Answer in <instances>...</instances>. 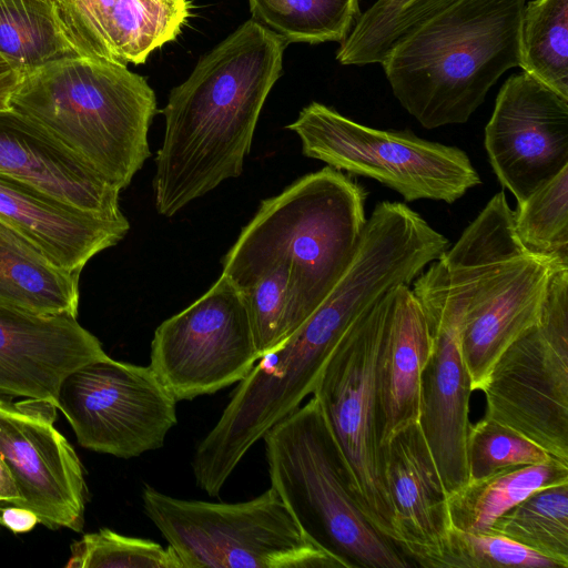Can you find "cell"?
Instances as JSON below:
<instances>
[{
    "label": "cell",
    "instance_id": "obj_18",
    "mask_svg": "<svg viewBox=\"0 0 568 568\" xmlns=\"http://www.w3.org/2000/svg\"><path fill=\"white\" fill-rule=\"evenodd\" d=\"M0 221L57 266L80 274L98 253L116 245L130 223L106 219L0 174Z\"/></svg>",
    "mask_w": 568,
    "mask_h": 568
},
{
    "label": "cell",
    "instance_id": "obj_20",
    "mask_svg": "<svg viewBox=\"0 0 568 568\" xmlns=\"http://www.w3.org/2000/svg\"><path fill=\"white\" fill-rule=\"evenodd\" d=\"M383 473L393 509L395 546L426 567L450 528L447 494L418 423L382 446Z\"/></svg>",
    "mask_w": 568,
    "mask_h": 568
},
{
    "label": "cell",
    "instance_id": "obj_28",
    "mask_svg": "<svg viewBox=\"0 0 568 568\" xmlns=\"http://www.w3.org/2000/svg\"><path fill=\"white\" fill-rule=\"evenodd\" d=\"M252 19L287 43L343 42L358 19V0H248Z\"/></svg>",
    "mask_w": 568,
    "mask_h": 568
},
{
    "label": "cell",
    "instance_id": "obj_22",
    "mask_svg": "<svg viewBox=\"0 0 568 568\" xmlns=\"http://www.w3.org/2000/svg\"><path fill=\"white\" fill-rule=\"evenodd\" d=\"M80 274L52 263L0 221V306L41 315L78 314Z\"/></svg>",
    "mask_w": 568,
    "mask_h": 568
},
{
    "label": "cell",
    "instance_id": "obj_10",
    "mask_svg": "<svg viewBox=\"0 0 568 568\" xmlns=\"http://www.w3.org/2000/svg\"><path fill=\"white\" fill-rule=\"evenodd\" d=\"M486 417L568 464V268L552 272L536 325L495 362Z\"/></svg>",
    "mask_w": 568,
    "mask_h": 568
},
{
    "label": "cell",
    "instance_id": "obj_23",
    "mask_svg": "<svg viewBox=\"0 0 568 568\" xmlns=\"http://www.w3.org/2000/svg\"><path fill=\"white\" fill-rule=\"evenodd\" d=\"M562 484H568V464L556 458L469 480L446 498L450 526L469 532H488L499 517L530 494Z\"/></svg>",
    "mask_w": 568,
    "mask_h": 568
},
{
    "label": "cell",
    "instance_id": "obj_33",
    "mask_svg": "<svg viewBox=\"0 0 568 568\" xmlns=\"http://www.w3.org/2000/svg\"><path fill=\"white\" fill-rule=\"evenodd\" d=\"M466 453L469 480L554 458L521 434L486 416L469 426Z\"/></svg>",
    "mask_w": 568,
    "mask_h": 568
},
{
    "label": "cell",
    "instance_id": "obj_26",
    "mask_svg": "<svg viewBox=\"0 0 568 568\" xmlns=\"http://www.w3.org/2000/svg\"><path fill=\"white\" fill-rule=\"evenodd\" d=\"M458 0H377L359 16L336 60L344 65L381 63L410 31Z\"/></svg>",
    "mask_w": 568,
    "mask_h": 568
},
{
    "label": "cell",
    "instance_id": "obj_37",
    "mask_svg": "<svg viewBox=\"0 0 568 568\" xmlns=\"http://www.w3.org/2000/svg\"><path fill=\"white\" fill-rule=\"evenodd\" d=\"M43 1H47V2H50V3H53L54 4V8L58 7L62 0H43Z\"/></svg>",
    "mask_w": 568,
    "mask_h": 568
},
{
    "label": "cell",
    "instance_id": "obj_35",
    "mask_svg": "<svg viewBox=\"0 0 568 568\" xmlns=\"http://www.w3.org/2000/svg\"><path fill=\"white\" fill-rule=\"evenodd\" d=\"M20 80V72L0 55V110L10 109L11 97Z\"/></svg>",
    "mask_w": 568,
    "mask_h": 568
},
{
    "label": "cell",
    "instance_id": "obj_36",
    "mask_svg": "<svg viewBox=\"0 0 568 568\" xmlns=\"http://www.w3.org/2000/svg\"><path fill=\"white\" fill-rule=\"evenodd\" d=\"M19 493L12 475L0 455V506L17 505Z\"/></svg>",
    "mask_w": 568,
    "mask_h": 568
},
{
    "label": "cell",
    "instance_id": "obj_5",
    "mask_svg": "<svg viewBox=\"0 0 568 568\" xmlns=\"http://www.w3.org/2000/svg\"><path fill=\"white\" fill-rule=\"evenodd\" d=\"M439 260L463 301L460 349L473 390L503 352L539 321L557 268L527 251L505 193L495 194Z\"/></svg>",
    "mask_w": 568,
    "mask_h": 568
},
{
    "label": "cell",
    "instance_id": "obj_8",
    "mask_svg": "<svg viewBox=\"0 0 568 568\" xmlns=\"http://www.w3.org/2000/svg\"><path fill=\"white\" fill-rule=\"evenodd\" d=\"M388 292L346 328L312 395L339 450L357 506L374 529L395 546L393 509L383 473L376 383Z\"/></svg>",
    "mask_w": 568,
    "mask_h": 568
},
{
    "label": "cell",
    "instance_id": "obj_25",
    "mask_svg": "<svg viewBox=\"0 0 568 568\" xmlns=\"http://www.w3.org/2000/svg\"><path fill=\"white\" fill-rule=\"evenodd\" d=\"M240 291L260 358L280 347L314 313L287 263L272 266Z\"/></svg>",
    "mask_w": 568,
    "mask_h": 568
},
{
    "label": "cell",
    "instance_id": "obj_34",
    "mask_svg": "<svg viewBox=\"0 0 568 568\" xmlns=\"http://www.w3.org/2000/svg\"><path fill=\"white\" fill-rule=\"evenodd\" d=\"M38 523V516L28 508L13 505L0 506V524L13 532L30 531Z\"/></svg>",
    "mask_w": 568,
    "mask_h": 568
},
{
    "label": "cell",
    "instance_id": "obj_19",
    "mask_svg": "<svg viewBox=\"0 0 568 568\" xmlns=\"http://www.w3.org/2000/svg\"><path fill=\"white\" fill-rule=\"evenodd\" d=\"M0 174L97 215L121 220L118 189L31 120L0 110Z\"/></svg>",
    "mask_w": 568,
    "mask_h": 568
},
{
    "label": "cell",
    "instance_id": "obj_13",
    "mask_svg": "<svg viewBox=\"0 0 568 568\" xmlns=\"http://www.w3.org/2000/svg\"><path fill=\"white\" fill-rule=\"evenodd\" d=\"M413 282L432 339L422 372L418 424L448 496L469 480L466 448L473 388L459 339L464 302L439 258Z\"/></svg>",
    "mask_w": 568,
    "mask_h": 568
},
{
    "label": "cell",
    "instance_id": "obj_21",
    "mask_svg": "<svg viewBox=\"0 0 568 568\" xmlns=\"http://www.w3.org/2000/svg\"><path fill=\"white\" fill-rule=\"evenodd\" d=\"M430 349V334L418 300L409 285H397L388 292L376 367L382 446L418 423L422 372Z\"/></svg>",
    "mask_w": 568,
    "mask_h": 568
},
{
    "label": "cell",
    "instance_id": "obj_17",
    "mask_svg": "<svg viewBox=\"0 0 568 568\" xmlns=\"http://www.w3.org/2000/svg\"><path fill=\"white\" fill-rule=\"evenodd\" d=\"M79 55L142 64L181 32L189 0H62L54 8Z\"/></svg>",
    "mask_w": 568,
    "mask_h": 568
},
{
    "label": "cell",
    "instance_id": "obj_30",
    "mask_svg": "<svg viewBox=\"0 0 568 568\" xmlns=\"http://www.w3.org/2000/svg\"><path fill=\"white\" fill-rule=\"evenodd\" d=\"M514 227L527 251L568 267V166L517 203Z\"/></svg>",
    "mask_w": 568,
    "mask_h": 568
},
{
    "label": "cell",
    "instance_id": "obj_12",
    "mask_svg": "<svg viewBox=\"0 0 568 568\" xmlns=\"http://www.w3.org/2000/svg\"><path fill=\"white\" fill-rule=\"evenodd\" d=\"M258 359L243 295L224 275L151 342L150 366L176 402L241 382Z\"/></svg>",
    "mask_w": 568,
    "mask_h": 568
},
{
    "label": "cell",
    "instance_id": "obj_15",
    "mask_svg": "<svg viewBox=\"0 0 568 568\" xmlns=\"http://www.w3.org/2000/svg\"><path fill=\"white\" fill-rule=\"evenodd\" d=\"M484 144L500 184L524 201L568 166V99L524 71L510 75Z\"/></svg>",
    "mask_w": 568,
    "mask_h": 568
},
{
    "label": "cell",
    "instance_id": "obj_14",
    "mask_svg": "<svg viewBox=\"0 0 568 568\" xmlns=\"http://www.w3.org/2000/svg\"><path fill=\"white\" fill-rule=\"evenodd\" d=\"M58 408L37 399L0 405V455L19 493V507L39 523L80 531L87 487L73 447L53 426Z\"/></svg>",
    "mask_w": 568,
    "mask_h": 568
},
{
    "label": "cell",
    "instance_id": "obj_11",
    "mask_svg": "<svg viewBox=\"0 0 568 568\" xmlns=\"http://www.w3.org/2000/svg\"><path fill=\"white\" fill-rule=\"evenodd\" d=\"M58 409L88 449L132 458L163 447L178 423L176 399L152 367L104 358L62 381Z\"/></svg>",
    "mask_w": 568,
    "mask_h": 568
},
{
    "label": "cell",
    "instance_id": "obj_4",
    "mask_svg": "<svg viewBox=\"0 0 568 568\" xmlns=\"http://www.w3.org/2000/svg\"><path fill=\"white\" fill-rule=\"evenodd\" d=\"M366 197L361 184L329 165L300 178L261 203L224 256L222 275L244 290L287 263L315 312L353 260Z\"/></svg>",
    "mask_w": 568,
    "mask_h": 568
},
{
    "label": "cell",
    "instance_id": "obj_1",
    "mask_svg": "<svg viewBox=\"0 0 568 568\" xmlns=\"http://www.w3.org/2000/svg\"><path fill=\"white\" fill-rule=\"evenodd\" d=\"M285 45L250 19L171 90L152 181L159 214L173 216L241 175L265 100L282 74Z\"/></svg>",
    "mask_w": 568,
    "mask_h": 568
},
{
    "label": "cell",
    "instance_id": "obj_9",
    "mask_svg": "<svg viewBox=\"0 0 568 568\" xmlns=\"http://www.w3.org/2000/svg\"><path fill=\"white\" fill-rule=\"evenodd\" d=\"M287 129L300 136L305 156L374 179L407 202L452 204L481 182L468 155L456 146L420 139L408 130L369 128L318 102L303 108Z\"/></svg>",
    "mask_w": 568,
    "mask_h": 568
},
{
    "label": "cell",
    "instance_id": "obj_24",
    "mask_svg": "<svg viewBox=\"0 0 568 568\" xmlns=\"http://www.w3.org/2000/svg\"><path fill=\"white\" fill-rule=\"evenodd\" d=\"M0 55L22 77L79 54L61 29L53 3L0 0Z\"/></svg>",
    "mask_w": 568,
    "mask_h": 568
},
{
    "label": "cell",
    "instance_id": "obj_29",
    "mask_svg": "<svg viewBox=\"0 0 568 568\" xmlns=\"http://www.w3.org/2000/svg\"><path fill=\"white\" fill-rule=\"evenodd\" d=\"M568 567V484L549 486L499 517L489 531Z\"/></svg>",
    "mask_w": 568,
    "mask_h": 568
},
{
    "label": "cell",
    "instance_id": "obj_32",
    "mask_svg": "<svg viewBox=\"0 0 568 568\" xmlns=\"http://www.w3.org/2000/svg\"><path fill=\"white\" fill-rule=\"evenodd\" d=\"M72 568H182L176 552L150 539L128 537L111 529L85 534L71 546Z\"/></svg>",
    "mask_w": 568,
    "mask_h": 568
},
{
    "label": "cell",
    "instance_id": "obj_3",
    "mask_svg": "<svg viewBox=\"0 0 568 568\" xmlns=\"http://www.w3.org/2000/svg\"><path fill=\"white\" fill-rule=\"evenodd\" d=\"M10 108L119 191L151 155L156 97L128 65L83 55L55 61L21 77Z\"/></svg>",
    "mask_w": 568,
    "mask_h": 568
},
{
    "label": "cell",
    "instance_id": "obj_31",
    "mask_svg": "<svg viewBox=\"0 0 568 568\" xmlns=\"http://www.w3.org/2000/svg\"><path fill=\"white\" fill-rule=\"evenodd\" d=\"M428 568H559L551 559L505 536L453 526Z\"/></svg>",
    "mask_w": 568,
    "mask_h": 568
},
{
    "label": "cell",
    "instance_id": "obj_38",
    "mask_svg": "<svg viewBox=\"0 0 568 568\" xmlns=\"http://www.w3.org/2000/svg\"><path fill=\"white\" fill-rule=\"evenodd\" d=\"M7 400L0 396V405L6 403Z\"/></svg>",
    "mask_w": 568,
    "mask_h": 568
},
{
    "label": "cell",
    "instance_id": "obj_27",
    "mask_svg": "<svg viewBox=\"0 0 568 568\" xmlns=\"http://www.w3.org/2000/svg\"><path fill=\"white\" fill-rule=\"evenodd\" d=\"M518 67L568 99V0L525 3Z\"/></svg>",
    "mask_w": 568,
    "mask_h": 568
},
{
    "label": "cell",
    "instance_id": "obj_2",
    "mask_svg": "<svg viewBox=\"0 0 568 568\" xmlns=\"http://www.w3.org/2000/svg\"><path fill=\"white\" fill-rule=\"evenodd\" d=\"M525 0H458L404 37L381 62L402 106L424 128L460 124L519 65Z\"/></svg>",
    "mask_w": 568,
    "mask_h": 568
},
{
    "label": "cell",
    "instance_id": "obj_6",
    "mask_svg": "<svg viewBox=\"0 0 568 568\" xmlns=\"http://www.w3.org/2000/svg\"><path fill=\"white\" fill-rule=\"evenodd\" d=\"M263 440L271 487L313 542L354 567L409 566L357 506L339 450L313 395L272 426Z\"/></svg>",
    "mask_w": 568,
    "mask_h": 568
},
{
    "label": "cell",
    "instance_id": "obj_16",
    "mask_svg": "<svg viewBox=\"0 0 568 568\" xmlns=\"http://www.w3.org/2000/svg\"><path fill=\"white\" fill-rule=\"evenodd\" d=\"M98 337L73 315L0 306V395L49 402L75 368L106 357Z\"/></svg>",
    "mask_w": 568,
    "mask_h": 568
},
{
    "label": "cell",
    "instance_id": "obj_7",
    "mask_svg": "<svg viewBox=\"0 0 568 568\" xmlns=\"http://www.w3.org/2000/svg\"><path fill=\"white\" fill-rule=\"evenodd\" d=\"M143 510L182 568H351L313 542L274 488L240 503L186 500L146 485Z\"/></svg>",
    "mask_w": 568,
    "mask_h": 568
}]
</instances>
